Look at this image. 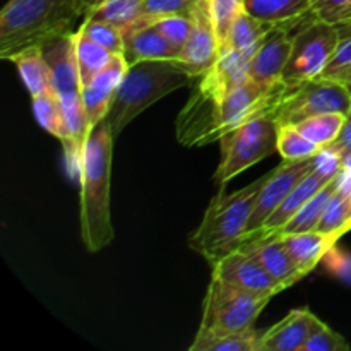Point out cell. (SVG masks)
Instances as JSON below:
<instances>
[{
    "label": "cell",
    "mask_w": 351,
    "mask_h": 351,
    "mask_svg": "<svg viewBox=\"0 0 351 351\" xmlns=\"http://www.w3.org/2000/svg\"><path fill=\"white\" fill-rule=\"evenodd\" d=\"M45 58L51 74V91L58 98L81 95L82 84L79 77L77 58H75L74 34L55 38L41 45Z\"/></svg>",
    "instance_id": "9a60e30c"
},
{
    "label": "cell",
    "mask_w": 351,
    "mask_h": 351,
    "mask_svg": "<svg viewBox=\"0 0 351 351\" xmlns=\"http://www.w3.org/2000/svg\"><path fill=\"white\" fill-rule=\"evenodd\" d=\"M127 67L129 64H127L125 57L115 53L110 64L101 72H98L89 84L82 86V101H84L91 127H95L108 115V110L115 99Z\"/></svg>",
    "instance_id": "2e32d148"
},
{
    "label": "cell",
    "mask_w": 351,
    "mask_h": 351,
    "mask_svg": "<svg viewBox=\"0 0 351 351\" xmlns=\"http://www.w3.org/2000/svg\"><path fill=\"white\" fill-rule=\"evenodd\" d=\"M264 180L266 175L233 194H226L225 185H219L218 195L206 209L199 228L189 239V247L211 264L239 249L247 233V223L252 215L257 192Z\"/></svg>",
    "instance_id": "277c9868"
},
{
    "label": "cell",
    "mask_w": 351,
    "mask_h": 351,
    "mask_svg": "<svg viewBox=\"0 0 351 351\" xmlns=\"http://www.w3.org/2000/svg\"><path fill=\"white\" fill-rule=\"evenodd\" d=\"M336 187H338V177L332 182H329L326 187H322L321 191L315 195H312L304 206H302L300 211L276 233V235H285V233H304V232H314L317 228L319 221H321L322 215L326 211V206H328L329 199L335 194Z\"/></svg>",
    "instance_id": "83f0119b"
},
{
    "label": "cell",
    "mask_w": 351,
    "mask_h": 351,
    "mask_svg": "<svg viewBox=\"0 0 351 351\" xmlns=\"http://www.w3.org/2000/svg\"><path fill=\"white\" fill-rule=\"evenodd\" d=\"M10 62L16 64L21 79H23L31 98L51 91L50 67H48V62L45 58L41 47L27 48V50L17 53Z\"/></svg>",
    "instance_id": "603a6c76"
},
{
    "label": "cell",
    "mask_w": 351,
    "mask_h": 351,
    "mask_svg": "<svg viewBox=\"0 0 351 351\" xmlns=\"http://www.w3.org/2000/svg\"><path fill=\"white\" fill-rule=\"evenodd\" d=\"M319 151L312 141H308L295 125H281L280 136H278V153L283 160L298 161L308 160Z\"/></svg>",
    "instance_id": "1f68e13d"
},
{
    "label": "cell",
    "mask_w": 351,
    "mask_h": 351,
    "mask_svg": "<svg viewBox=\"0 0 351 351\" xmlns=\"http://www.w3.org/2000/svg\"><path fill=\"white\" fill-rule=\"evenodd\" d=\"M302 16L300 19L290 21V23L276 24L269 31L256 53L250 58V79L264 84H274L281 81L285 65L290 58L291 47H293V34L302 21L308 16Z\"/></svg>",
    "instance_id": "5bb4252c"
},
{
    "label": "cell",
    "mask_w": 351,
    "mask_h": 351,
    "mask_svg": "<svg viewBox=\"0 0 351 351\" xmlns=\"http://www.w3.org/2000/svg\"><path fill=\"white\" fill-rule=\"evenodd\" d=\"M143 17V0H89L86 19L101 21L123 33Z\"/></svg>",
    "instance_id": "cb8c5ba5"
},
{
    "label": "cell",
    "mask_w": 351,
    "mask_h": 351,
    "mask_svg": "<svg viewBox=\"0 0 351 351\" xmlns=\"http://www.w3.org/2000/svg\"><path fill=\"white\" fill-rule=\"evenodd\" d=\"M311 171L317 173L326 182H332L343 171V158L329 146L319 147L317 153L312 156Z\"/></svg>",
    "instance_id": "74e56055"
},
{
    "label": "cell",
    "mask_w": 351,
    "mask_h": 351,
    "mask_svg": "<svg viewBox=\"0 0 351 351\" xmlns=\"http://www.w3.org/2000/svg\"><path fill=\"white\" fill-rule=\"evenodd\" d=\"M79 29L84 34H88L93 41H96L98 45L105 47L106 50L112 51V53L123 55V50H125L123 34L122 31L117 29L112 24L101 23V21L84 19L81 23V26H79Z\"/></svg>",
    "instance_id": "d590c367"
},
{
    "label": "cell",
    "mask_w": 351,
    "mask_h": 351,
    "mask_svg": "<svg viewBox=\"0 0 351 351\" xmlns=\"http://www.w3.org/2000/svg\"><path fill=\"white\" fill-rule=\"evenodd\" d=\"M191 36L178 57V65L194 79L201 77L216 64L219 57V40L211 17L208 0H201L192 10Z\"/></svg>",
    "instance_id": "7c38bea8"
},
{
    "label": "cell",
    "mask_w": 351,
    "mask_h": 351,
    "mask_svg": "<svg viewBox=\"0 0 351 351\" xmlns=\"http://www.w3.org/2000/svg\"><path fill=\"white\" fill-rule=\"evenodd\" d=\"M338 26L339 33H341V41L321 77L335 79L339 72L351 67V24H338Z\"/></svg>",
    "instance_id": "8d00e7d4"
},
{
    "label": "cell",
    "mask_w": 351,
    "mask_h": 351,
    "mask_svg": "<svg viewBox=\"0 0 351 351\" xmlns=\"http://www.w3.org/2000/svg\"><path fill=\"white\" fill-rule=\"evenodd\" d=\"M351 230V185L346 184L338 175V187L335 194L329 199L326 211L319 221L315 232L332 235L336 239H341L345 233Z\"/></svg>",
    "instance_id": "7402d4cb"
},
{
    "label": "cell",
    "mask_w": 351,
    "mask_h": 351,
    "mask_svg": "<svg viewBox=\"0 0 351 351\" xmlns=\"http://www.w3.org/2000/svg\"><path fill=\"white\" fill-rule=\"evenodd\" d=\"M274 26H276V24L257 19V17L250 16V14L243 9L242 12L237 16V19L233 21V26L232 29H230L228 40H226L225 47L235 48V50L252 57V55L256 53L257 48L261 47V43L264 41V38L269 34V31L273 29Z\"/></svg>",
    "instance_id": "d4e9b609"
},
{
    "label": "cell",
    "mask_w": 351,
    "mask_h": 351,
    "mask_svg": "<svg viewBox=\"0 0 351 351\" xmlns=\"http://www.w3.org/2000/svg\"><path fill=\"white\" fill-rule=\"evenodd\" d=\"M88 7L89 0H9L0 12V57L12 60L27 48L74 34Z\"/></svg>",
    "instance_id": "6da1fadb"
},
{
    "label": "cell",
    "mask_w": 351,
    "mask_h": 351,
    "mask_svg": "<svg viewBox=\"0 0 351 351\" xmlns=\"http://www.w3.org/2000/svg\"><path fill=\"white\" fill-rule=\"evenodd\" d=\"M328 146L331 147V149H335L336 153L341 154L343 168L351 167V110L346 113L341 132H339L338 137H336L331 144H328Z\"/></svg>",
    "instance_id": "60d3db41"
},
{
    "label": "cell",
    "mask_w": 351,
    "mask_h": 351,
    "mask_svg": "<svg viewBox=\"0 0 351 351\" xmlns=\"http://www.w3.org/2000/svg\"><path fill=\"white\" fill-rule=\"evenodd\" d=\"M123 57L127 64L143 60H178L180 53L163 33L144 17L123 31Z\"/></svg>",
    "instance_id": "e0dca14e"
},
{
    "label": "cell",
    "mask_w": 351,
    "mask_h": 351,
    "mask_svg": "<svg viewBox=\"0 0 351 351\" xmlns=\"http://www.w3.org/2000/svg\"><path fill=\"white\" fill-rule=\"evenodd\" d=\"M194 81L177 60H143L130 64L106 115L113 139L144 110Z\"/></svg>",
    "instance_id": "3957f363"
},
{
    "label": "cell",
    "mask_w": 351,
    "mask_h": 351,
    "mask_svg": "<svg viewBox=\"0 0 351 351\" xmlns=\"http://www.w3.org/2000/svg\"><path fill=\"white\" fill-rule=\"evenodd\" d=\"M213 278L233 285L242 290L252 291L259 295H269L274 297L283 288L276 283L273 276L264 269L254 254L247 250L235 249L230 254L223 256L221 259L213 264Z\"/></svg>",
    "instance_id": "4fadbf2b"
},
{
    "label": "cell",
    "mask_w": 351,
    "mask_h": 351,
    "mask_svg": "<svg viewBox=\"0 0 351 351\" xmlns=\"http://www.w3.org/2000/svg\"><path fill=\"white\" fill-rule=\"evenodd\" d=\"M311 168L312 158L298 161L285 160L280 167L274 168L271 173L266 175L263 187L257 192L252 215H250L249 223H247L245 237L254 235V233L263 228L266 219L273 215L274 209L288 197V194L297 187L298 182L304 180L311 173Z\"/></svg>",
    "instance_id": "8fae6325"
},
{
    "label": "cell",
    "mask_w": 351,
    "mask_h": 351,
    "mask_svg": "<svg viewBox=\"0 0 351 351\" xmlns=\"http://www.w3.org/2000/svg\"><path fill=\"white\" fill-rule=\"evenodd\" d=\"M351 110V95L345 82L338 79L315 77L285 84L274 106L273 117L281 125H297L302 120L322 113H343Z\"/></svg>",
    "instance_id": "52a82bcc"
},
{
    "label": "cell",
    "mask_w": 351,
    "mask_h": 351,
    "mask_svg": "<svg viewBox=\"0 0 351 351\" xmlns=\"http://www.w3.org/2000/svg\"><path fill=\"white\" fill-rule=\"evenodd\" d=\"M31 99H33V113L36 122L50 136L57 137L62 143L65 139V120L60 98L53 91H48Z\"/></svg>",
    "instance_id": "f546056e"
},
{
    "label": "cell",
    "mask_w": 351,
    "mask_h": 351,
    "mask_svg": "<svg viewBox=\"0 0 351 351\" xmlns=\"http://www.w3.org/2000/svg\"><path fill=\"white\" fill-rule=\"evenodd\" d=\"M335 79H338V81H341V82H350L351 81V67L346 69V71L339 72Z\"/></svg>",
    "instance_id": "b9f144b4"
},
{
    "label": "cell",
    "mask_w": 351,
    "mask_h": 351,
    "mask_svg": "<svg viewBox=\"0 0 351 351\" xmlns=\"http://www.w3.org/2000/svg\"><path fill=\"white\" fill-rule=\"evenodd\" d=\"M273 297L252 293L218 278H211L202 307V321L197 332L209 336L243 332L254 328L257 317Z\"/></svg>",
    "instance_id": "5b68a950"
},
{
    "label": "cell",
    "mask_w": 351,
    "mask_h": 351,
    "mask_svg": "<svg viewBox=\"0 0 351 351\" xmlns=\"http://www.w3.org/2000/svg\"><path fill=\"white\" fill-rule=\"evenodd\" d=\"M243 9L261 21L283 24L311 12L312 0H245Z\"/></svg>",
    "instance_id": "484cf974"
},
{
    "label": "cell",
    "mask_w": 351,
    "mask_h": 351,
    "mask_svg": "<svg viewBox=\"0 0 351 351\" xmlns=\"http://www.w3.org/2000/svg\"><path fill=\"white\" fill-rule=\"evenodd\" d=\"M195 81L197 84L177 117V141L185 147L206 146L223 136L219 117L225 96L206 74Z\"/></svg>",
    "instance_id": "9c48e42d"
},
{
    "label": "cell",
    "mask_w": 351,
    "mask_h": 351,
    "mask_svg": "<svg viewBox=\"0 0 351 351\" xmlns=\"http://www.w3.org/2000/svg\"><path fill=\"white\" fill-rule=\"evenodd\" d=\"M263 332L249 329L232 335L209 336L197 332L194 343L189 346L191 351H259Z\"/></svg>",
    "instance_id": "f1b7e54d"
},
{
    "label": "cell",
    "mask_w": 351,
    "mask_h": 351,
    "mask_svg": "<svg viewBox=\"0 0 351 351\" xmlns=\"http://www.w3.org/2000/svg\"><path fill=\"white\" fill-rule=\"evenodd\" d=\"M280 123L269 115L250 119L235 127L219 139L221 161L215 173V180L225 185L247 168L254 167L278 151Z\"/></svg>",
    "instance_id": "8992f818"
},
{
    "label": "cell",
    "mask_w": 351,
    "mask_h": 351,
    "mask_svg": "<svg viewBox=\"0 0 351 351\" xmlns=\"http://www.w3.org/2000/svg\"><path fill=\"white\" fill-rule=\"evenodd\" d=\"M328 184L329 182H326L324 178L319 177L317 173L311 171V173H308L304 180L298 182V185L290 192V194H288V197L285 199V201L281 202L276 209H274L273 215L266 219V223H264L263 228H261L257 233H254V235L245 237L243 240L276 235V233L280 232V230L283 228V226L287 225V223L290 221V219L293 218L298 211H300L302 206H304L305 202L312 197V195L317 194V192L321 191L322 187H326Z\"/></svg>",
    "instance_id": "ffe728a7"
},
{
    "label": "cell",
    "mask_w": 351,
    "mask_h": 351,
    "mask_svg": "<svg viewBox=\"0 0 351 351\" xmlns=\"http://www.w3.org/2000/svg\"><path fill=\"white\" fill-rule=\"evenodd\" d=\"M285 89V82H274V84H264L254 79H249L239 88L232 89L225 98L221 99V129L223 136L235 127L249 122L261 115L273 113L278 99Z\"/></svg>",
    "instance_id": "30bf717a"
},
{
    "label": "cell",
    "mask_w": 351,
    "mask_h": 351,
    "mask_svg": "<svg viewBox=\"0 0 351 351\" xmlns=\"http://www.w3.org/2000/svg\"><path fill=\"white\" fill-rule=\"evenodd\" d=\"M74 43H75V58H77V69H79V77H81V84L86 86L93 81L98 72H101L106 65L110 64L112 53L106 50L105 47L98 45L93 41L88 34L82 33L77 27L74 33Z\"/></svg>",
    "instance_id": "4316f807"
},
{
    "label": "cell",
    "mask_w": 351,
    "mask_h": 351,
    "mask_svg": "<svg viewBox=\"0 0 351 351\" xmlns=\"http://www.w3.org/2000/svg\"><path fill=\"white\" fill-rule=\"evenodd\" d=\"M346 84V88H348V91H350V95H351V81L350 82H345Z\"/></svg>",
    "instance_id": "ee69618b"
},
{
    "label": "cell",
    "mask_w": 351,
    "mask_h": 351,
    "mask_svg": "<svg viewBox=\"0 0 351 351\" xmlns=\"http://www.w3.org/2000/svg\"><path fill=\"white\" fill-rule=\"evenodd\" d=\"M341 24H351V10H350V12H348V16L345 17V21H343Z\"/></svg>",
    "instance_id": "7bdbcfd3"
},
{
    "label": "cell",
    "mask_w": 351,
    "mask_h": 351,
    "mask_svg": "<svg viewBox=\"0 0 351 351\" xmlns=\"http://www.w3.org/2000/svg\"><path fill=\"white\" fill-rule=\"evenodd\" d=\"M351 10V0H312V12L329 24H341Z\"/></svg>",
    "instance_id": "ab89813d"
},
{
    "label": "cell",
    "mask_w": 351,
    "mask_h": 351,
    "mask_svg": "<svg viewBox=\"0 0 351 351\" xmlns=\"http://www.w3.org/2000/svg\"><path fill=\"white\" fill-rule=\"evenodd\" d=\"M346 115L343 113H322V115L311 117V119L302 120L297 123V129L307 137L308 141L319 147H324L331 144L341 132V127L345 123Z\"/></svg>",
    "instance_id": "4dcf8cb0"
},
{
    "label": "cell",
    "mask_w": 351,
    "mask_h": 351,
    "mask_svg": "<svg viewBox=\"0 0 351 351\" xmlns=\"http://www.w3.org/2000/svg\"><path fill=\"white\" fill-rule=\"evenodd\" d=\"M314 314L308 308H295L278 324L263 331L259 351H302Z\"/></svg>",
    "instance_id": "d6986e66"
},
{
    "label": "cell",
    "mask_w": 351,
    "mask_h": 351,
    "mask_svg": "<svg viewBox=\"0 0 351 351\" xmlns=\"http://www.w3.org/2000/svg\"><path fill=\"white\" fill-rule=\"evenodd\" d=\"M302 351H350V345L341 335H338L314 314L308 328L307 341Z\"/></svg>",
    "instance_id": "836d02e7"
},
{
    "label": "cell",
    "mask_w": 351,
    "mask_h": 351,
    "mask_svg": "<svg viewBox=\"0 0 351 351\" xmlns=\"http://www.w3.org/2000/svg\"><path fill=\"white\" fill-rule=\"evenodd\" d=\"M113 134L103 119L91 129L81 171V239L89 252H99L115 239L110 208Z\"/></svg>",
    "instance_id": "7a4b0ae2"
},
{
    "label": "cell",
    "mask_w": 351,
    "mask_h": 351,
    "mask_svg": "<svg viewBox=\"0 0 351 351\" xmlns=\"http://www.w3.org/2000/svg\"><path fill=\"white\" fill-rule=\"evenodd\" d=\"M201 0H143V16L158 17L170 14H191Z\"/></svg>",
    "instance_id": "f35d334b"
},
{
    "label": "cell",
    "mask_w": 351,
    "mask_h": 351,
    "mask_svg": "<svg viewBox=\"0 0 351 351\" xmlns=\"http://www.w3.org/2000/svg\"><path fill=\"white\" fill-rule=\"evenodd\" d=\"M147 23H151L153 26H156L161 33L167 36V40L173 45L178 50V53L182 51L184 45L187 43L189 36H191L192 19L191 14H170V16H158V17H146L143 16Z\"/></svg>",
    "instance_id": "d6a6232c"
},
{
    "label": "cell",
    "mask_w": 351,
    "mask_h": 351,
    "mask_svg": "<svg viewBox=\"0 0 351 351\" xmlns=\"http://www.w3.org/2000/svg\"><path fill=\"white\" fill-rule=\"evenodd\" d=\"M280 237L304 278L328 256L329 250L336 247V242L339 240L315 230L304 233H285Z\"/></svg>",
    "instance_id": "44dd1931"
},
{
    "label": "cell",
    "mask_w": 351,
    "mask_h": 351,
    "mask_svg": "<svg viewBox=\"0 0 351 351\" xmlns=\"http://www.w3.org/2000/svg\"><path fill=\"white\" fill-rule=\"evenodd\" d=\"M208 2L216 34H218L219 40V50H221L225 47L226 40H228V33L233 26V21L243 10L245 0H208Z\"/></svg>",
    "instance_id": "e575fe53"
},
{
    "label": "cell",
    "mask_w": 351,
    "mask_h": 351,
    "mask_svg": "<svg viewBox=\"0 0 351 351\" xmlns=\"http://www.w3.org/2000/svg\"><path fill=\"white\" fill-rule=\"evenodd\" d=\"M341 41L338 24L317 19L311 10L293 34V47L285 65L281 81L285 84L321 77Z\"/></svg>",
    "instance_id": "ba28073f"
},
{
    "label": "cell",
    "mask_w": 351,
    "mask_h": 351,
    "mask_svg": "<svg viewBox=\"0 0 351 351\" xmlns=\"http://www.w3.org/2000/svg\"><path fill=\"white\" fill-rule=\"evenodd\" d=\"M239 249L254 254L263 264L264 269L276 280L283 290L293 287L304 278L288 254L280 235L259 237V239H247L239 245Z\"/></svg>",
    "instance_id": "ac0fdd59"
}]
</instances>
